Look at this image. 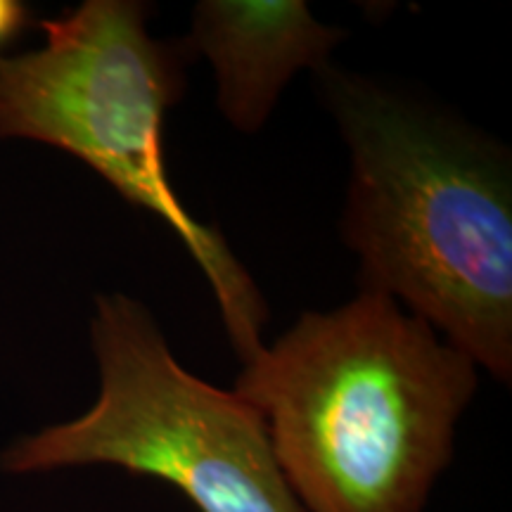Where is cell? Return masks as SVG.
<instances>
[{
  "instance_id": "1",
  "label": "cell",
  "mask_w": 512,
  "mask_h": 512,
  "mask_svg": "<svg viewBox=\"0 0 512 512\" xmlns=\"http://www.w3.org/2000/svg\"><path fill=\"white\" fill-rule=\"evenodd\" d=\"M349 150L344 240L363 292L403 302L496 380L512 375V183L505 150L399 88L313 72Z\"/></svg>"
},
{
  "instance_id": "4",
  "label": "cell",
  "mask_w": 512,
  "mask_h": 512,
  "mask_svg": "<svg viewBox=\"0 0 512 512\" xmlns=\"http://www.w3.org/2000/svg\"><path fill=\"white\" fill-rule=\"evenodd\" d=\"M91 332L98 401L5 448V472L107 465L162 479L200 512H304L261 415L188 373L143 304L128 294L98 297Z\"/></svg>"
},
{
  "instance_id": "5",
  "label": "cell",
  "mask_w": 512,
  "mask_h": 512,
  "mask_svg": "<svg viewBox=\"0 0 512 512\" xmlns=\"http://www.w3.org/2000/svg\"><path fill=\"white\" fill-rule=\"evenodd\" d=\"M344 36V29L318 22L302 0H202L183 50L209 60L228 124L256 133L294 74L328 64Z\"/></svg>"
},
{
  "instance_id": "6",
  "label": "cell",
  "mask_w": 512,
  "mask_h": 512,
  "mask_svg": "<svg viewBox=\"0 0 512 512\" xmlns=\"http://www.w3.org/2000/svg\"><path fill=\"white\" fill-rule=\"evenodd\" d=\"M27 24V8L17 0H0V48L10 43Z\"/></svg>"
},
{
  "instance_id": "2",
  "label": "cell",
  "mask_w": 512,
  "mask_h": 512,
  "mask_svg": "<svg viewBox=\"0 0 512 512\" xmlns=\"http://www.w3.org/2000/svg\"><path fill=\"white\" fill-rule=\"evenodd\" d=\"M233 392L264 420L304 512H422L477 366L392 297L361 292L304 313Z\"/></svg>"
},
{
  "instance_id": "3",
  "label": "cell",
  "mask_w": 512,
  "mask_h": 512,
  "mask_svg": "<svg viewBox=\"0 0 512 512\" xmlns=\"http://www.w3.org/2000/svg\"><path fill=\"white\" fill-rule=\"evenodd\" d=\"M147 15L136 0H86L43 22L38 50L0 57V138L60 147L169 223L209 280L235 354L249 363L264 351L266 302L219 230L197 221L171 185L164 119L185 88L183 48L152 38Z\"/></svg>"
}]
</instances>
